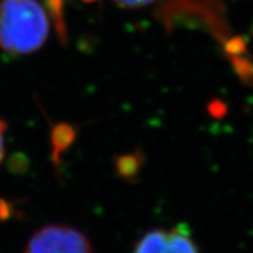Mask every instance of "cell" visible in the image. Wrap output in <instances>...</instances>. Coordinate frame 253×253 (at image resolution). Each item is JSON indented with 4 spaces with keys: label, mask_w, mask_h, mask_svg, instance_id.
I'll list each match as a JSON object with an SVG mask.
<instances>
[{
    "label": "cell",
    "mask_w": 253,
    "mask_h": 253,
    "mask_svg": "<svg viewBox=\"0 0 253 253\" xmlns=\"http://www.w3.org/2000/svg\"><path fill=\"white\" fill-rule=\"evenodd\" d=\"M83 1H85V3H92V1H94V0H83Z\"/></svg>",
    "instance_id": "obj_7"
},
{
    "label": "cell",
    "mask_w": 253,
    "mask_h": 253,
    "mask_svg": "<svg viewBox=\"0 0 253 253\" xmlns=\"http://www.w3.org/2000/svg\"><path fill=\"white\" fill-rule=\"evenodd\" d=\"M49 16L38 0H0V48L10 54H30L43 47Z\"/></svg>",
    "instance_id": "obj_1"
},
{
    "label": "cell",
    "mask_w": 253,
    "mask_h": 253,
    "mask_svg": "<svg viewBox=\"0 0 253 253\" xmlns=\"http://www.w3.org/2000/svg\"><path fill=\"white\" fill-rule=\"evenodd\" d=\"M133 253H199L186 225L154 229L138 240Z\"/></svg>",
    "instance_id": "obj_3"
},
{
    "label": "cell",
    "mask_w": 253,
    "mask_h": 253,
    "mask_svg": "<svg viewBox=\"0 0 253 253\" xmlns=\"http://www.w3.org/2000/svg\"><path fill=\"white\" fill-rule=\"evenodd\" d=\"M47 4L61 40H66V27L63 20V0H47Z\"/></svg>",
    "instance_id": "obj_4"
},
{
    "label": "cell",
    "mask_w": 253,
    "mask_h": 253,
    "mask_svg": "<svg viewBox=\"0 0 253 253\" xmlns=\"http://www.w3.org/2000/svg\"><path fill=\"white\" fill-rule=\"evenodd\" d=\"M114 1H115L119 7L130 8V9H133V8L146 7V5H149V4L154 3L155 0H114Z\"/></svg>",
    "instance_id": "obj_5"
},
{
    "label": "cell",
    "mask_w": 253,
    "mask_h": 253,
    "mask_svg": "<svg viewBox=\"0 0 253 253\" xmlns=\"http://www.w3.org/2000/svg\"><path fill=\"white\" fill-rule=\"evenodd\" d=\"M25 253H94L89 239L78 229L47 225L31 235Z\"/></svg>",
    "instance_id": "obj_2"
},
{
    "label": "cell",
    "mask_w": 253,
    "mask_h": 253,
    "mask_svg": "<svg viewBox=\"0 0 253 253\" xmlns=\"http://www.w3.org/2000/svg\"><path fill=\"white\" fill-rule=\"evenodd\" d=\"M5 130H7V124L3 119H0V164L5 155Z\"/></svg>",
    "instance_id": "obj_6"
}]
</instances>
